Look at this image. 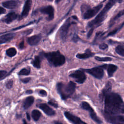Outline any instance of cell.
<instances>
[{
	"instance_id": "cell-1",
	"label": "cell",
	"mask_w": 124,
	"mask_h": 124,
	"mask_svg": "<svg viewBox=\"0 0 124 124\" xmlns=\"http://www.w3.org/2000/svg\"><path fill=\"white\" fill-rule=\"evenodd\" d=\"M104 97L105 113L115 115L124 113V102L118 94L109 92Z\"/></svg>"
},
{
	"instance_id": "cell-2",
	"label": "cell",
	"mask_w": 124,
	"mask_h": 124,
	"mask_svg": "<svg viewBox=\"0 0 124 124\" xmlns=\"http://www.w3.org/2000/svg\"><path fill=\"white\" fill-rule=\"evenodd\" d=\"M43 57L46 58L51 66L58 67L62 65L65 62V57L59 51L48 53H40Z\"/></svg>"
},
{
	"instance_id": "cell-3",
	"label": "cell",
	"mask_w": 124,
	"mask_h": 124,
	"mask_svg": "<svg viewBox=\"0 0 124 124\" xmlns=\"http://www.w3.org/2000/svg\"><path fill=\"white\" fill-rule=\"evenodd\" d=\"M57 90L62 100H65L70 97L74 93L76 89V84L70 81L67 84L60 82L57 84Z\"/></svg>"
},
{
	"instance_id": "cell-4",
	"label": "cell",
	"mask_w": 124,
	"mask_h": 124,
	"mask_svg": "<svg viewBox=\"0 0 124 124\" xmlns=\"http://www.w3.org/2000/svg\"><path fill=\"white\" fill-rule=\"evenodd\" d=\"M117 0H109L103 9L98 14L96 17L88 23V26L91 28H93L94 27H97V25H99L105 18L108 12Z\"/></svg>"
},
{
	"instance_id": "cell-5",
	"label": "cell",
	"mask_w": 124,
	"mask_h": 124,
	"mask_svg": "<svg viewBox=\"0 0 124 124\" xmlns=\"http://www.w3.org/2000/svg\"><path fill=\"white\" fill-rule=\"evenodd\" d=\"M103 4H99L92 8H88L86 5H82L81 7V10L82 13V16L84 19H88L94 16L101 9Z\"/></svg>"
},
{
	"instance_id": "cell-6",
	"label": "cell",
	"mask_w": 124,
	"mask_h": 124,
	"mask_svg": "<svg viewBox=\"0 0 124 124\" xmlns=\"http://www.w3.org/2000/svg\"><path fill=\"white\" fill-rule=\"evenodd\" d=\"M80 107L81 108L85 109L87 111H88L90 113V116L92 118L94 122L97 123L98 124H101L102 123V121L100 120V119L98 117L96 114L94 112V110L93 109V108L91 107L90 104L86 102H82Z\"/></svg>"
},
{
	"instance_id": "cell-7",
	"label": "cell",
	"mask_w": 124,
	"mask_h": 124,
	"mask_svg": "<svg viewBox=\"0 0 124 124\" xmlns=\"http://www.w3.org/2000/svg\"><path fill=\"white\" fill-rule=\"evenodd\" d=\"M69 77L73 78L79 84L83 83L86 79V76L84 71L81 69L74 71L69 75Z\"/></svg>"
},
{
	"instance_id": "cell-8",
	"label": "cell",
	"mask_w": 124,
	"mask_h": 124,
	"mask_svg": "<svg viewBox=\"0 0 124 124\" xmlns=\"http://www.w3.org/2000/svg\"><path fill=\"white\" fill-rule=\"evenodd\" d=\"M81 70L98 79L102 78L104 76V70L100 66L91 69H82Z\"/></svg>"
},
{
	"instance_id": "cell-9",
	"label": "cell",
	"mask_w": 124,
	"mask_h": 124,
	"mask_svg": "<svg viewBox=\"0 0 124 124\" xmlns=\"http://www.w3.org/2000/svg\"><path fill=\"white\" fill-rule=\"evenodd\" d=\"M71 24L72 23L71 22L70 18H68V19H67V20L65 21V22L63 24V25L60 29V36L61 38L63 41H64L66 39L69 28Z\"/></svg>"
},
{
	"instance_id": "cell-10",
	"label": "cell",
	"mask_w": 124,
	"mask_h": 124,
	"mask_svg": "<svg viewBox=\"0 0 124 124\" xmlns=\"http://www.w3.org/2000/svg\"><path fill=\"white\" fill-rule=\"evenodd\" d=\"M39 11L44 14L47 15V20L48 21L51 20L54 17V9L51 5H48L45 7L41 8L39 9Z\"/></svg>"
},
{
	"instance_id": "cell-11",
	"label": "cell",
	"mask_w": 124,
	"mask_h": 124,
	"mask_svg": "<svg viewBox=\"0 0 124 124\" xmlns=\"http://www.w3.org/2000/svg\"><path fill=\"white\" fill-rule=\"evenodd\" d=\"M64 114L65 117L73 124H87L82 121L78 116H76L68 111L64 112Z\"/></svg>"
},
{
	"instance_id": "cell-12",
	"label": "cell",
	"mask_w": 124,
	"mask_h": 124,
	"mask_svg": "<svg viewBox=\"0 0 124 124\" xmlns=\"http://www.w3.org/2000/svg\"><path fill=\"white\" fill-rule=\"evenodd\" d=\"M21 2L16 0H9L2 2V5L6 8L13 9L17 8L20 4Z\"/></svg>"
},
{
	"instance_id": "cell-13",
	"label": "cell",
	"mask_w": 124,
	"mask_h": 124,
	"mask_svg": "<svg viewBox=\"0 0 124 124\" xmlns=\"http://www.w3.org/2000/svg\"><path fill=\"white\" fill-rule=\"evenodd\" d=\"M31 0H26L25 2L22 12L21 13L20 16H19L20 17L18 18V20L22 19L28 16L31 7Z\"/></svg>"
},
{
	"instance_id": "cell-14",
	"label": "cell",
	"mask_w": 124,
	"mask_h": 124,
	"mask_svg": "<svg viewBox=\"0 0 124 124\" xmlns=\"http://www.w3.org/2000/svg\"><path fill=\"white\" fill-rule=\"evenodd\" d=\"M37 106L48 116H53L55 114V111L45 103L38 104Z\"/></svg>"
},
{
	"instance_id": "cell-15",
	"label": "cell",
	"mask_w": 124,
	"mask_h": 124,
	"mask_svg": "<svg viewBox=\"0 0 124 124\" xmlns=\"http://www.w3.org/2000/svg\"><path fill=\"white\" fill-rule=\"evenodd\" d=\"M17 18V15L13 12L9 13L7 15H6L2 19V21L6 23V24H9L13 22L14 20L16 19Z\"/></svg>"
},
{
	"instance_id": "cell-16",
	"label": "cell",
	"mask_w": 124,
	"mask_h": 124,
	"mask_svg": "<svg viewBox=\"0 0 124 124\" xmlns=\"http://www.w3.org/2000/svg\"><path fill=\"white\" fill-rule=\"evenodd\" d=\"M42 38V36L40 34L34 35L29 37L27 39L28 44L31 46L37 45L40 41Z\"/></svg>"
},
{
	"instance_id": "cell-17",
	"label": "cell",
	"mask_w": 124,
	"mask_h": 124,
	"mask_svg": "<svg viewBox=\"0 0 124 124\" xmlns=\"http://www.w3.org/2000/svg\"><path fill=\"white\" fill-rule=\"evenodd\" d=\"M16 34L14 33H10L1 35L0 37V44H2L11 40L15 36Z\"/></svg>"
},
{
	"instance_id": "cell-18",
	"label": "cell",
	"mask_w": 124,
	"mask_h": 124,
	"mask_svg": "<svg viewBox=\"0 0 124 124\" xmlns=\"http://www.w3.org/2000/svg\"><path fill=\"white\" fill-rule=\"evenodd\" d=\"M95 54L94 53L92 52L91 50L89 48L85 50V53L80 54L78 53L76 55V57L78 59H87L90 57H93Z\"/></svg>"
},
{
	"instance_id": "cell-19",
	"label": "cell",
	"mask_w": 124,
	"mask_h": 124,
	"mask_svg": "<svg viewBox=\"0 0 124 124\" xmlns=\"http://www.w3.org/2000/svg\"><path fill=\"white\" fill-rule=\"evenodd\" d=\"M42 58H43V57L40 53L39 55L36 56L34 57V59L32 60V61L31 62L32 65L36 68H40L41 67V60Z\"/></svg>"
},
{
	"instance_id": "cell-20",
	"label": "cell",
	"mask_w": 124,
	"mask_h": 124,
	"mask_svg": "<svg viewBox=\"0 0 124 124\" xmlns=\"http://www.w3.org/2000/svg\"><path fill=\"white\" fill-rule=\"evenodd\" d=\"M34 98L32 96H30L26 98L23 103V108L25 109H28L33 103Z\"/></svg>"
},
{
	"instance_id": "cell-21",
	"label": "cell",
	"mask_w": 124,
	"mask_h": 124,
	"mask_svg": "<svg viewBox=\"0 0 124 124\" xmlns=\"http://www.w3.org/2000/svg\"><path fill=\"white\" fill-rule=\"evenodd\" d=\"M106 68L107 69V72L108 77H111L112 76L113 73L117 70V66L113 64H109L108 65H107Z\"/></svg>"
},
{
	"instance_id": "cell-22",
	"label": "cell",
	"mask_w": 124,
	"mask_h": 124,
	"mask_svg": "<svg viewBox=\"0 0 124 124\" xmlns=\"http://www.w3.org/2000/svg\"><path fill=\"white\" fill-rule=\"evenodd\" d=\"M111 89V84L110 82H108L107 84L106 85L105 88L102 90L101 95L102 97H104V96L106 94L110 92Z\"/></svg>"
},
{
	"instance_id": "cell-23",
	"label": "cell",
	"mask_w": 124,
	"mask_h": 124,
	"mask_svg": "<svg viewBox=\"0 0 124 124\" xmlns=\"http://www.w3.org/2000/svg\"><path fill=\"white\" fill-rule=\"evenodd\" d=\"M17 51L14 47H10L6 50V54L9 57H13L16 54Z\"/></svg>"
},
{
	"instance_id": "cell-24",
	"label": "cell",
	"mask_w": 124,
	"mask_h": 124,
	"mask_svg": "<svg viewBox=\"0 0 124 124\" xmlns=\"http://www.w3.org/2000/svg\"><path fill=\"white\" fill-rule=\"evenodd\" d=\"M41 114V112L37 109H34L31 112V117L35 121H37L39 119Z\"/></svg>"
},
{
	"instance_id": "cell-25",
	"label": "cell",
	"mask_w": 124,
	"mask_h": 124,
	"mask_svg": "<svg viewBox=\"0 0 124 124\" xmlns=\"http://www.w3.org/2000/svg\"><path fill=\"white\" fill-rule=\"evenodd\" d=\"M31 72L30 68H25L22 69L18 73V75L22 76V75H28L30 74Z\"/></svg>"
},
{
	"instance_id": "cell-26",
	"label": "cell",
	"mask_w": 124,
	"mask_h": 124,
	"mask_svg": "<svg viewBox=\"0 0 124 124\" xmlns=\"http://www.w3.org/2000/svg\"><path fill=\"white\" fill-rule=\"evenodd\" d=\"M115 51L119 55L124 57V48L121 46H117L115 48Z\"/></svg>"
},
{
	"instance_id": "cell-27",
	"label": "cell",
	"mask_w": 124,
	"mask_h": 124,
	"mask_svg": "<svg viewBox=\"0 0 124 124\" xmlns=\"http://www.w3.org/2000/svg\"><path fill=\"white\" fill-rule=\"evenodd\" d=\"M95 59L97 61L101 62H108L112 60V59L110 57H100L99 56L95 57Z\"/></svg>"
},
{
	"instance_id": "cell-28",
	"label": "cell",
	"mask_w": 124,
	"mask_h": 124,
	"mask_svg": "<svg viewBox=\"0 0 124 124\" xmlns=\"http://www.w3.org/2000/svg\"><path fill=\"white\" fill-rule=\"evenodd\" d=\"M13 85V81L12 79L9 80L6 83V87L8 89H11Z\"/></svg>"
},
{
	"instance_id": "cell-29",
	"label": "cell",
	"mask_w": 124,
	"mask_h": 124,
	"mask_svg": "<svg viewBox=\"0 0 124 124\" xmlns=\"http://www.w3.org/2000/svg\"><path fill=\"white\" fill-rule=\"evenodd\" d=\"M6 74H7V72L6 71L1 70L0 71V80L3 79L5 77V76L6 75Z\"/></svg>"
},
{
	"instance_id": "cell-30",
	"label": "cell",
	"mask_w": 124,
	"mask_h": 124,
	"mask_svg": "<svg viewBox=\"0 0 124 124\" xmlns=\"http://www.w3.org/2000/svg\"><path fill=\"white\" fill-rule=\"evenodd\" d=\"M124 25V22L121 25V26H120V28H119L118 29H116V30H114V31H111V32H110L109 33H108V36H110V35H113V34H115L116 33V32L119 30H120L123 26Z\"/></svg>"
},
{
	"instance_id": "cell-31",
	"label": "cell",
	"mask_w": 124,
	"mask_h": 124,
	"mask_svg": "<svg viewBox=\"0 0 124 124\" xmlns=\"http://www.w3.org/2000/svg\"><path fill=\"white\" fill-rule=\"evenodd\" d=\"M48 104L52 106H53V107L55 108H57L58 107V105L54 101H49L48 102Z\"/></svg>"
},
{
	"instance_id": "cell-32",
	"label": "cell",
	"mask_w": 124,
	"mask_h": 124,
	"mask_svg": "<svg viewBox=\"0 0 124 124\" xmlns=\"http://www.w3.org/2000/svg\"><path fill=\"white\" fill-rule=\"evenodd\" d=\"M108 45L105 43H103V44H101L99 45V47L100 49H102V50H105L106 49V48H108Z\"/></svg>"
},
{
	"instance_id": "cell-33",
	"label": "cell",
	"mask_w": 124,
	"mask_h": 124,
	"mask_svg": "<svg viewBox=\"0 0 124 124\" xmlns=\"http://www.w3.org/2000/svg\"><path fill=\"white\" fill-rule=\"evenodd\" d=\"M39 94L42 96H46L47 95V93L44 90H41L39 91Z\"/></svg>"
},
{
	"instance_id": "cell-34",
	"label": "cell",
	"mask_w": 124,
	"mask_h": 124,
	"mask_svg": "<svg viewBox=\"0 0 124 124\" xmlns=\"http://www.w3.org/2000/svg\"><path fill=\"white\" fill-rule=\"evenodd\" d=\"M31 79V78H25L23 79H21L20 80L24 83H27L30 81Z\"/></svg>"
},
{
	"instance_id": "cell-35",
	"label": "cell",
	"mask_w": 124,
	"mask_h": 124,
	"mask_svg": "<svg viewBox=\"0 0 124 124\" xmlns=\"http://www.w3.org/2000/svg\"><path fill=\"white\" fill-rule=\"evenodd\" d=\"M124 15V10L122 11H121L120 12H119V13L117 15V16L114 18V20H115V19H117V18H119L120 16H122V15Z\"/></svg>"
},
{
	"instance_id": "cell-36",
	"label": "cell",
	"mask_w": 124,
	"mask_h": 124,
	"mask_svg": "<svg viewBox=\"0 0 124 124\" xmlns=\"http://www.w3.org/2000/svg\"><path fill=\"white\" fill-rule=\"evenodd\" d=\"M33 23V22H30V23H29L28 24H26V25H25L24 26H20V27H17V28H15V29H12V30H11V31H15V30H18V29H19L20 28H23V27H26V26H28L29 25H30L31 24H32Z\"/></svg>"
},
{
	"instance_id": "cell-37",
	"label": "cell",
	"mask_w": 124,
	"mask_h": 124,
	"mask_svg": "<svg viewBox=\"0 0 124 124\" xmlns=\"http://www.w3.org/2000/svg\"><path fill=\"white\" fill-rule=\"evenodd\" d=\"M93 28H91L90 30H89V31H88V33H87V37L88 38H89V37H90V36L92 35V33H93Z\"/></svg>"
},
{
	"instance_id": "cell-38",
	"label": "cell",
	"mask_w": 124,
	"mask_h": 124,
	"mask_svg": "<svg viewBox=\"0 0 124 124\" xmlns=\"http://www.w3.org/2000/svg\"><path fill=\"white\" fill-rule=\"evenodd\" d=\"M24 46V40H23V41H22L19 43V48L20 49H22L23 48Z\"/></svg>"
},
{
	"instance_id": "cell-39",
	"label": "cell",
	"mask_w": 124,
	"mask_h": 124,
	"mask_svg": "<svg viewBox=\"0 0 124 124\" xmlns=\"http://www.w3.org/2000/svg\"><path fill=\"white\" fill-rule=\"evenodd\" d=\"M5 12H6L5 9L4 8L1 7H0V14L1 15V14H4Z\"/></svg>"
},
{
	"instance_id": "cell-40",
	"label": "cell",
	"mask_w": 124,
	"mask_h": 124,
	"mask_svg": "<svg viewBox=\"0 0 124 124\" xmlns=\"http://www.w3.org/2000/svg\"><path fill=\"white\" fill-rule=\"evenodd\" d=\"M73 41L74 42H77L78 40V35H74L73 37Z\"/></svg>"
},
{
	"instance_id": "cell-41",
	"label": "cell",
	"mask_w": 124,
	"mask_h": 124,
	"mask_svg": "<svg viewBox=\"0 0 124 124\" xmlns=\"http://www.w3.org/2000/svg\"><path fill=\"white\" fill-rule=\"evenodd\" d=\"M26 93H28V94H30V93H32V91L31 90H28L26 91Z\"/></svg>"
},
{
	"instance_id": "cell-42",
	"label": "cell",
	"mask_w": 124,
	"mask_h": 124,
	"mask_svg": "<svg viewBox=\"0 0 124 124\" xmlns=\"http://www.w3.org/2000/svg\"><path fill=\"white\" fill-rule=\"evenodd\" d=\"M26 116H27V119L29 120V121H30V119H31V117H30V115H29V114L28 113H26Z\"/></svg>"
},
{
	"instance_id": "cell-43",
	"label": "cell",
	"mask_w": 124,
	"mask_h": 124,
	"mask_svg": "<svg viewBox=\"0 0 124 124\" xmlns=\"http://www.w3.org/2000/svg\"><path fill=\"white\" fill-rule=\"evenodd\" d=\"M23 124H27L26 121H25V120H23Z\"/></svg>"
},
{
	"instance_id": "cell-44",
	"label": "cell",
	"mask_w": 124,
	"mask_h": 124,
	"mask_svg": "<svg viewBox=\"0 0 124 124\" xmlns=\"http://www.w3.org/2000/svg\"><path fill=\"white\" fill-rule=\"evenodd\" d=\"M61 0H55V2H56V3H58V2H59Z\"/></svg>"
},
{
	"instance_id": "cell-45",
	"label": "cell",
	"mask_w": 124,
	"mask_h": 124,
	"mask_svg": "<svg viewBox=\"0 0 124 124\" xmlns=\"http://www.w3.org/2000/svg\"><path fill=\"white\" fill-rule=\"evenodd\" d=\"M61 124V123H56V124Z\"/></svg>"
},
{
	"instance_id": "cell-46",
	"label": "cell",
	"mask_w": 124,
	"mask_h": 124,
	"mask_svg": "<svg viewBox=\"0 0 124 124\" xmlns=\"http://www.w3.org/2000/svg\"><path fill=\"white\" fill-rule=\"evenodd\" d=\"M123 122H124V118H123Z\"/></svg>"
},
{
	"instance_id": "cell-47",
	"label": "cell",
	"mask_w": 124,
	"mask_h": 124,
	"mask_svg": "<svg viewBox=\"0 0 124 124\" xmlns=\"http://www.w3.org/2000/svg\"><path fill=\"white\" fill-rule=\"evenodd\" d=\"M121 124V123H119V124Z\"/></svg>"
}]
</instances>
